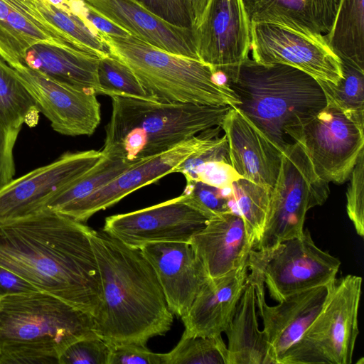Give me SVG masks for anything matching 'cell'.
<instances>
[{"label": "cell", "mask_w": 364, "mask_h": 364, "mask_svg": "<svg viewBox=\"0 0 364 364\" xmlns=\"http://www.w3.org/2000/svg\"><path fill=\"white\" fill-rule=\"evenodd\" d=\"M93 229L50 210L0 222V267L94 318L102 303Z\"/></svg>", "instance_id": "cell-1"}, {"label": "cell", "mask_w": 364, "mask_h": 364, "mask_svg": "<svg viewBox=\"0 0 364 364\" xmlns=\"http://www.w3.org/2000/svg\"><path fill=\"white\" fill-rule=\"evenodd\" d=\"M90 240L102 285L94 331L110 344L136 343L166 334L173 321L156 272L138 248L102 230Z\"/></svg>", "instance_id": "cell-2"}, {"label": "cell", "mask_w": 364, "mask_h": 364, "mask_svg": "<svg viewBox=\"0 0 364 364\" xmlns=\"http://www.w3.org/2000/svg\"><path fill=\"white\" fill-rule=\"evenodd\" d=\"M102 152L133 164L220 126L230 106L168 103L112 96Z\"/></svg>", "instance_id": "cell-3"}, {"label": "cell", "mask_w": 364, "mask_h": 364, "mask_svg": "<svg viewBox=\"0 0 364 364\" xmlns=\"http://www.w3.org/2000/svg\"><path fill=\"white\" fill-rule=\"evenodd\" d=\"M237 107L283 152L287 132L309 119L327 103L318 82L283 64H262L247 58L225 76Z\"/></svg>", "instance_id": "cell-4"}, {"label": "cell", "mask_w": 364, "mask_h": 364, "mask_svg": "<svg viewBox=\"0 0 364 364\" xmlns=\"http://www.w3.org/2000/svg\"><path fill=\"white\" fill-rule=\"evenodd\" d=\"M94 317L48 293L0 299V364L58 363L73 343L93 335Z\"/></svg>", "instance_id": "cell-5"}, {"label": "cell", "mask_w": 364, "mask_h": 364, "mask_svg": "<svg viewBox=\"0 0 364 364\" xmlns=\"http://www.w3.org/2000/svg\"><path fill=\"white\" fill-rule=\"evenodd\" d=\"M101 35L153 100L208 106L240 105L229 86L200 60L166 52L132 36Z\"/></svg>", "instance_id": "cell-6"}, {"label": "cell", "mask_w": 364, "mask_h": 364, "mask_svg": "<svg viewBox=\"0 0 364 364\" xmlns=\"http://www.w3.org/2000/svg\"><path fill=\"white\" fill-rule=\"evenodd\" d=\"M362 278L335 280L319 314L277 364H350L359 333Z\"/></svg>", "instance_id": "cell-7"}, {"label": "cell", "mask_w": 364, "mask_h": 364, "mask_svg": "<svg viewBox=\"0 0 364 364\" xmlns=\"http://www.w3.org/2000/svg\"><path fill=\"white\" fill-rule=\"evenodd\" d=\"M329 191L328 183L316 174L304 149L291 141L282 152L262 235L252 250L270 251L301 236L308 210L323 204Z\"/></svg>", "instance_id": "cell-8"}, {"label": "cell", "mask_w": 364, "mask_h": 364, "mask_svg": "<svg viewBox=\"0 0 364 364\" xmlns=\"http://www.w3.org/2000/svg\"><path fill=\"white\" fill-rule=\"evenodd\" d=\"M326 100L324 107L286 134L304 149L322 180L341 184L349 179L363 150L364 117Z\"/></svg>", "instance_id": "cell-9"}, {"label": "cell", "mask_w": 364, "mask_h": 364, "mask_svg": "<svg viewBox=\"0 0 364 364\" xmlns=\"http://www.w3.org/2000/svg\"><path fill=\"white\" fill-rule=\"evenodd\" d=\"M341 262L322 250L309 230L272 250H252L248 264L261 274L272 299L279 302L296 292L333 283Z\"/></svg>", "instance_id": "cell-10"}, {"label": "cell", "mask_w": 364, "mask_h": 364, "mask_svg": "<svg viewBox=\"0 0 364 364\" xmlns=\"http://www.w3.org/2000/svg\"><path fill=\"white\" fill-rule=\"evenodd\" d=\"M250 33L252 59L257 63L289 65L335 85L343 77L341 60L323 35L273 23H251Z\"/></svg>", "instance_id": "cell-11"}, {"label": "cell", "mask_w": 364, "mask_h": 364, "mask_svg": "<svg viewBox=\"0 0 364 364\" xmlns=\"http://www.w3.org/2000/svg\"><path fill=\"white\" fill-rule=\"evenodd\" d=\"M210 220L188 194L135 211L105 218L102 230L140 249L159 242H190Z\"/></svg>", "instance_id": "cell-12"}, {"label": "cell", "mask_w": 364, "mask_h": 364, "mask_svg": "<svg viewBox=\"0 0 364 364\" xmlns=\"http://www.w3.org/2000/svg\"><path fill=\"white\" fill-rule=\"evenodd\" d=\"M250 30L242 0H208L193 28L199 60L228 75L249 58Z\"/></svg>", "instance_id": "cell-13"}, {"label": "cell", "mask_w": 364, "mask_h": 364, "mask_svg": "<svg viewBox=\"0 0 364 364\" xmlns=\"http://www.w3.org/2000/svg\"><path fill=\"white\" fill-rule=\"evenodd\" d=\"M104 156L102 151L65 152L54 161L11 180L0 189V222L41 211L43 206Z\"/></svg>", "instance_id": "cell-14"}, {"label": "cell", "mask_w": 364, "mask_h": 364, "mask_svg": "<svg viewBox=\"0 0 364 364\" xmlns=\"http://www.w3.org/2000/svg\"><path fill=\"white\" fill-rule=\"evenodd\" d=\"M222 130L208 129L172 149L132 164L89 196L69 205L58 213L85 223L98 211L107 209L137 189L176 173L178 166Z\"/></svg>", "instance_id": "cell-15"}, {"label": "cell", "mask_w": 364, "mask_h": 364, "mask_svg": "<svg viewBox=\"0 0 364 364\" xmlns=\"http://www.w3.org/2000/svg\"><path fill=\"white\" fill-rule=\"evenodd\" d=\"M58 9L47 0H0V58L13 67L40 43L99 57L55 26Z\"/></svg>", "instance_id": "cell-16"}, {"label": "cell", "mask_w": 364, "mask_h": 364, "mask_svg": "<svg viewBox=\"0 0 364 364\" xmlns=\"http://www.w3.org/2000/svg\"><path fill=\"white\" fill-rule=\"evenodd\" d=\"M11 68L55 132L73 136L95 132L101 121L100 103L95 93L58 82L23 63Z\"/></svg>", "instance_id": "cell-17"}, {"label": "cell", "mask_w": 364, "mask_h": 364, "mask_svg": "<svg viewBox=\"0 0 364 364\" xmlns=\"http://www.w3.org/2000/svg\"><path fill=\"white\" fill-rule=\"evenodd\" d=\"M248 269L255 287L262 331L277 364L279 358L301 337L319 314L335 281L294 293L277 305L269 306L265 301V286L260 273L249 264Z\"/></svg>", "instance_id": "cell-18"}, {"label": "cell", "mask_w": 364, "mask_h": 364, "mask_svg": "<svg viewBox=\"0 0 364 364\" xmlns=\"http://www.w3.org/2000/svg\"><path fill=\"white\" fill-rule=\"evenodd\" d=\"M140 250L156 272L169 310L183 317L209 279L192 245L159 242L146 244Z\"/></svg>", "instance_id": "cell-19"}, {"label": "cell", "mask_w": 364, "mask_h": 364, "mask_svg": "<svg viewBox=\"0 0 364 364\" xmlns=\"http://www.w3.org/2000/svg\"><path fill=\"white\" fill-rule=\"evenodd\" d=\"M220 127L232 168L242 178L271 192L282 152L237 107H230Z\"/></svg>", "instance_id": "cell-20"}, {"label": "cell", "mask_w": 364, "mask_h": 364, "mask_svg": "<svg viewBox=\"0 0 364 364\" xmlns=\"http://www.w3.org/2000/svg\"><path fill=\"white\" fill-rule=\"evenodd\" d=\"M86 6L161 50L198 59L192 28L171 24L135 0H80Z\"/></svg>", "instance_id": "cell-21"}, {"label": "cell", "mask_w": 364, "mask_h": 364, "mask_svg": "<svg viewBox=\"0 0 364 364\" xmlns=\"http://www.w3.org/2000/svg\"><path fill=\"white\" fill-rule=\"evenodd\" d=\"M248 259L239 268L216 278H209L181 317L183 334L215 336L224 333L245 286Z\"/></svg>", "instance_id": "cell-22"}, {"label": "cell", "mask_w": 364, "mask_h": 364, "mask_svg": "<svg viewBox=\"0 0 364 364\" xmlns=\"http://www.w3.org/2000/svg\"><path fill=\"white\" fill-rule=\"evenodd\" d=\"M190 243L209 278L223 276L243 265L253 247L245 223L235 211L208 220Z\"/></svg>", "instance_id": "cell-23"}, {"label": "cell", "mask_w": 364, "mask_h": 364, "mask_svg": "<svg viewBox=\"0 0 364 364\" xmlns=\"http://www.w3.org/2000/svg\"><path fill=\"white\" fill-rule=\"evenodd\" d=\"M99 59L91 54L40 43L26 51L22 63L58 82L99 95Z\"/></svg>", "instance_id": "cell-24"}, {"label": "cell", "mask_w": 364, "mask_h": 364, "mask_svg": "<svg viewBox=\"0 0 364 364\" xmlns=\"http://www.w3.org/2000/svg\"><path fill=\"white\" fill-rule=\"evenodd\" d=\"M250 23H273L317 35L327 33L339 0H242Z\"/></svg>", "instance_id": "cell-25"}, {"label": "cell", "mask_w": 364, "mask_h": 364, "mask_svg": "<svg viewBox=\"0 0 364 364\" xmlns=\"http://www.w3.org/2000/svg\"><path fill=\"white\" fill-rule=\"evenodd\" d=\"M253 280L248 274L240 298L225 331L228 364H276L264 333L259 328Z\"/></svg>", "instance_id": "cell-26"}, {"label": "cell", "mask_w": 364, "mask_h": 364, "mask_svg": "<svg viewBox=\"0 0 364 364\" xmlns=\"http://www.w3.org/2000/svg\"><path fill=\"white\" fill-rule=\"evenodd\" d=\"M323 36L341 60L364 70V0H339L333 25Z\"/></svg>", "instance_id": "cell-27"}, {"label": "cell", "mask_w": 364, "mask_h": 364, "mask_svg": "<svg viewBox=\"0 0 364 364\" xmlns=\"http://www.w3.org/2000/svg\"><path fill=\"white\" fill-rule=\"evenodd\" d=\"M40 109L12 68L0 58V116L11 128L23 124L33 127L39 120Z\"/></svg>", "instance_id": "cell-28"}, {"label": "cell", "mask_w": 364, "mask_h": 364, "mask_svg": "<svg viewBox=\"0 0 364 364\" xmlns=\"http://www.w3.org/2000/svg\"><path fill=\"white\" fill-rule=\"evenodd\" d=\"M132 165L122 159L104 156L94 166L50 199L41 211H60L62 208L89 196Z\"/></svg>", "instance_id": "cell-29"}, {"label": "cell", "mask_w": 364, "mask_h": 364, "mask_svg": "<svg viewBox=\"0 0 364 364\" xmlns=\"http://www.w3.org/2000/svg\"><path fill=\"white\" fill-rule=\"evenodd\" d=\"M230 197L235 208L234 211L242 217L254 246L262 235L269 209L270 191L240 178L232 183Z\"/></svg>", "instance_id": "cell-30"}, {"label": "cell", "mask_w": 364, "mask_h": 364, "mask_svg": "<svg viewBox=\"0 0 364 364\" xmlns=\"http://www.w3.org/2000/svg\"><path fill=\"white\" fill-rule=\"evenodd\" d=\"M165 364H228V351L221 335L182 334L177 345L165 353Z\"/></svg>", "instance_id": "cell-31"}, {"label": "cell", "mask_w": 364, "mask_h": 364, "mask_svg": "<svg viewBox=\"0 0 364 364\" xmlns=\"http://www.w3.org/2000/svg\"><path fill=\"white\" fill-rule=\"evenodd\" d=\"M97 77L99 95L110 97L120 95L153 100L144 91L131 69L112 53L99 59Z\"/></svg>", "instance_id": "cell-32"}, {"label": "cell", "mask_w": 364, "mask_h": 364, "mask_svg": "<svg viewBox=\"0 0 364 364\" xmlns=\"http://www.w3.org/2000/svg\"><path fill=\"white\" fill-rule=\"evenodd\" d=\"M341 66L343 77L337 84L318 82L327 98L343 109L364 117V70L344 60Z\"/></svg>", "instance_id": "cell-33"}, {"label": "cell", "mask_w": 364, "mask_h": 364, "mask_svg": "<svg viewBox=\"0 0 364 364\" xmlns=\"http://www.w3.org/2000/svg\"><path fill=\"white\" fill-rule=\"evenodd\" d=\"M183 193L191 196L210 219L234 211L230 205V188L220 189L200 181H189Z\"/></svg>", "instance_id": "cell-34"}, {"label": "cell", "mask_w": 364, "mask_h": 364, "mask_svg": "<svg viewBox=\"0 0 364 364\" xmlns=\"http://www.w3.org/2000/svg\"><path fill=\"white\" fill-rule=\"evenodd\" d=\"M183 175L186 181H200L220 189H230L235 181L242 178L232 168L229 158L206 161Z\"/></svg>", "instance_id": "cell-35"}, {"label": "cell", "mask_w": 364, "mask_h": 364, "mask_svg": "<svg viewBox=\"0 0 364 364\" xmlns=\"http://www.w3.org/2000/svg\"><path fill=\"white\" fill-rule=\"evenodd\" d=\"M109 344L97 335L81 338L61 354L58 364H107Z\"/></svg>", "instance_id": "cell-36"}, {"label": "cell", "mask_w": 364, "mask_h": 364, "mask_svg": "<svg viewBox=\"0 0 364 364\" xmlns=\"http://www.w3.org/2000/svg\"><path fill=\"white\" fill-rule=\"evenodd\" d=\"M346 193V210L357 234L364 236V150L350 175Z\"/></svg>", "instance_id": "cell-37"}, {"label": "cell", "mask_w": 364, "mask_h": 364, "mask_svg": "<svg viewBox=\"0 0 364 364\" xmlns=\"http://www.w3.org/2000/svg\"><path fill=\"white\" fill-rule=\"evenodd\" d=\"M135 1L171 24L193 29V18L188 0Z\"/></svg>", "instance_id": "cell-38"}, {"label": "cell", "mask_w": 364, "mask_h": 364, "mask_svg": "<svg viewBox=\"0 0 364 364\" xmlns=\"http://www.w3.org/2000/svg\"><path fill=\"white\" fill-rule=\"evenodd\" d=\"M108 344L107 364H165V353H154L146 346L136 343Z\"/></svg>", "instance_id": "cell-39"}, {"label": "cell", "mask_w": 364, "mask_h": 364, "mask_svg": "<svg viewBox=\"0 0 364 364\" xmlns=\"http://www.w3.org/2000/svg\"><path fill=\"white\" fill-rule=\"evenodd\" d=\"M20 131L9 127L0 116V189L14 179V149Z\"/></svg>", "instance_id": "cell-40"}, {"label": "cell", "mask_w": 364, "mask_h": 364, "mask_svg": "<svg viewBox=\"0 0 364 364\" xmlns=\"http://www.w3.org/2000/svg\"><path fill=\"white\" fill-rule=\"evenodd\" d=\"M75 10L100 34L115 37L131 36L127 31L113 23L104 16L86 6L80 0H74Z\"/></svg>", "instance_id": "cell-41"}, {"label": "cell", "mask_w": 364, "mask_h": 364, "mask_svg": "<svg viewBox=\"0 0 364 364\" xmlns=\"http://www.w3.org/2000/svg\"><path fill=\"white\" fill-rule=\"evenodd\" d=\"M38 291L29 282L13 272L0 267V299L8 295Z\"/></svg>", "instance_id": "cell-42"}, {"label": "cell", "mask_w": 364, "mask_h": 364, "mask_svg": "<svg viewBox=\"0 0 364 364\" xmlns=\"http://www.w3.org/2000/svg\"><path fill=\"white\" fill-rule=\"evenodd\" d=\"M188 1L193 14L194 27L200 19L208 0H188Z\"/></svg>", "instance_id": "cell-43"}]
</instances>
